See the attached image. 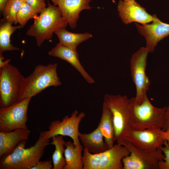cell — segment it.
Here are the masks:
<instances>
[{
  "instance_id": "30bf717a",
  "label": "cell",
  "mask_w": 169,
  "mask_h": 169,
  "mask_svg": "<svg viewBox=\"0 0 169 169\" xmlns=\"http://www.w3.org/2000/svg\"><path fill=\"white\" fill-rule=\"evenodd\" d=\"M31 98L19 100L10 106L0 109V132H10L28 129L27 110Z\"/></svg>"
},
{
  "instance_id": "603a6c76",
  "label": "cell",
  "mask_w": 169,
  "mask_h": 169,
  "mask_svg": "<svg viewBox=\"0 0 169 169\" xmlns=\"http://www.w3.org/2000/svg\"><path fill=\"white\" fill-rule=\"evenodd\" d=\"M51 138L52 142L50 144L54 145L55 148L52 156L53 169H63L66 165L65 159L63 156L65 150L64 146L65 142L62 136L56 135Z\"/></svg>"
},
{
  "instance_id": "d4e9b609",
  "label": "cell",
  "mask_w": 169,
  "mask_h": 169,
  "mask_svg": "<svg viewBox=\"0 0 169 169\" xmlns=\"http://www.w3.org/2000/svg\"><path fill=\"white\" fill-rule=\"evenodd\" d=\"M38 17V13L25 1L22 2L17 15L18 23L23 27L31 19H35Z\"/></svg>"
},
{
  "instance_id": "cb8c5ba5",
  "label": "cell",
  "mask_w": 169,
  "mask_h": 169,
  "mask_svg": "<svg viewBox=\"0 0 169 169\" xmlns=\"http://www.w3.org/2000/svg\"><path fill=\"white\" fill-rule=\"evenodd\" d=\"M22 2L19 0H9L2 12L3 18L0 19V21L16 24L18 23L17 17V13Z\"/></svg>"
},
{
  "instance_id": "3957f363",
  "label": "cell",
  "mask_w": 169,
  "mask_h": 169,
  "mask_svg": "<svg viewBox=\"0 0 169 169\" xmlns=\"http://www.w3.org/2000/svg\"><path fill=\"white\" fill-rule=\"evenodd\" d=\"M57 66L55 63L46 65L39 64L35 66L32 73L23 79L19 100L32 98L49 86L61 85Z\"/></svg>"
},
{
  "instance_id": "9c48e42d",
  "label": "cell",
  "mask_w": 169,
  "mask_h": 169,
  "mask_svg": "<svg viewBox=\"0 0 169 169\" xmlns=\"http://www.w3.org/2000/svg\"><path fill=\"white\" fill-rule=\"evenodd\" d=\"M148 53L146 47H142L132 55L130 60L131 75L136 89L135 105L142 102L151 84L146 73Z\"/></svg>"
},
{
  "instance_id": "9a60e30c",
  "label": "cell",
  "mask_w": 169,
  "mask_h": 169,
  "mask_svg": "<svg viewBox=\"0 0 169 169\" xmlns=\"http://www.w3.org/2000/svg\"><path fill=\"white\" fill-rule=\"evenodd\" d=\"M59 8L62 17L71 29L76 27L80 13L83 10L90 9L91 0H51Z\"/></svg>"
},
{
  "instance_id": "83f0119b",
  "label": "cell",
  "mask_w": 169,
  "mask_h": 169,
  "mask_svg": "<svg viewBox=\"0 0 169 169\" xmlns=\"http://www.w3.org/2000/svg\"><path fill=\"white\" fill-rule=\"evenodd\" d=\"M53 161L51 160L40 161L31 169H53Z\"/></svg>"
},
{
  "instance_id": "e0dca14e",
  "label": "cell",
  "mask_w": 169,
  "mask_h": 169,
  "mask_svg": "<svg viewBox=\"0 0 169 169\" xmlns=\"http://www.w3.org/2000/svg\"><path fill=\"white\" fill-rule=\"evenodd\" d=\"M28 129H19L10 132H0V158L10 154L22 140H28Z\"/></svg>"
},
{
  "instance_id": "4316f807",
  "label": "cell",
  "mask_w": 169,
  "mask_h": 169,
  "mask_svg": "<svg viewBox=\"0 0 169 169\" xmlns=\"http://www.w3.org/2000/svg\"><path fill=\"white\" fill-rule=\"evenodd\" d=\"M38 13H40L46 8L45 0H24Z\"/></svg>"
},
{
  "instance_id": "52a82bcc",
  "label": "cell",
  "mask_w": 169,
  "mask_h": 169,
  "mask_svg": "<svg viewBox=\"0 0 169 169\" xmlns=\"http://www.w3.org/2000/svg\"><path fill=\"white\" fill-rule=\"evenodd\" d=\"M24 77L9 63L0 68V107H8L19 100Z\"/></svg>"
},
{
  "instance_id": "ac0fdd59",
  "label": "cell",
  "mask_w": 169,
  "mask_h": 169,
  "mask_svg": "<svg viewBox=\"0 0 169 169\" xmlns=\"http://www.w3.org/2000/svg\"><path fill=\"white\" fill-rule=\"evenodd\" d=\"M103 137L98 126L90 133L83 134L79 132V135L84 148L92 154L100 153L107 150L103 140Z\"/></svg>"
},
{
  "instance_id": "7402d4cb",
  "label": "cell",
  "mask_w": 169,
  "mask_h": 169,
  "mask_svg": "<svg viewBox=\"0 0 169 169\" xmlns=\"http://www.w3.org/2000/svg\"><path fill=\"white\" fill-rule=\"evenodd\" d=\"M12 24L7 22L0 21V54L7 51L19 50L20 49L13 45L10 40L11 35L17 30L23 27L20 25L12 26Z\"/></svg>"
},
{
  "instance_id": "2e32d148",
  "label": "cell",
  "mask_w": 169,
  "mask_h": 169,
  "mask_svg": "<svg viewBox=\"0 0 169 169\" xmlns=\"http://www.w3.org/2000/svg\"><path fill=\"white\" fill-rule=\"evenodd\" d=\"M49 55L58 57L65 60L74 67L89 83H94V79L87 73L79 59V55L77 49L65 46L60 43L49 52Z\"/></svg>"
},
{
  "instance_id": "5bb4252c",
  "label": "cell",
  "mask_w": 169,
  "mask_h": 169,
  "mask_svg": "<svg viewBox=\"0 0 169 169\" xmlns=\"http://www.w3.org/2000/svg\"><path fill=\"white\" fill-rule=\"evenodd\" d=\"M117 8L119 16L125 24L136 22L144 24L153 20V15L135 0H120Z\"/></svg>"
},
{
  "instance_id": "d6986e66",
  "label": "cell",
  "mask_w": 169,
  "mask_h": 169,
  "mask_svg": "<svg viewBox=\"0 0 169 169\" xmlns=\"http://www.w3.org/2000/svg\"><path fill=\"white\" fill-rule=\"evenodd\" d=\"M98 126L105 138L104 142L108 149L114 146L115 131L112 114L103 102L102 113Z\"/></svg>"
},
{
  "instance_id": "5b68a950",
  "label": "cell",
  "mask_w": 169,
  "mask_h": 169,
  "mask_svg": "<svg viewBox=\"0 0 169 169\" xmlns=\"http://www.w3.org/2000/svg\"><path fill=\"white\" fill-rule=\"evenodd\" d=\"M134 103V102L132 106L130 120L132 129L136 130L162 129L165 123L166 106L161 108L154 106L147 95L140 104L135 105Z\"/></svg>"
},
{
  "instance_id": "7c38bea8",
  "label": "cell",
  "mask_w": 169,
  "mask_h": 169,
  "mask_svg": "<svg viewBox=\"0 0 169 169\" xmlns=\"http://www.w3.org/2000/svg\"><path fill=\"white\" fill-rule=\"evenodd\" d=\"M166 131L162 129H131L125 134V138L136 147L148 151H155L164 145Z\"/></svg>"
},
{
  "instance_id": "277c9868",
  "label": "cell",
  "mask_w": 169,
  "mask_h": 169,
  "mask_svg": "<svg viewBox=\"0 0 169 169\" xmlns=\"http://www.w3.org/2000/svg\"><path fill=\"white\" fill-rule=\"evenodd\" d=\"M103 103L111 112L115 131V140L124 138L132 129L130 123L132 105L135 97L129 99L126 95L105 94Z\"/></svg>"
},
{
  "instance_id": "484cf974",
  "label": "cell",
  "mask_w": 169,
  "mask_h": 169,
  "mask_svg": "<svg viewBox=\"0 0 169 169\" xmlns=\"http://www.w3.org/2000/svg\"><path fill=\"white\" fill-rule=\"evenodd\" d=\"M164 153V157L158 162V169H169V145L165 140L164 145L160 148Z\"/></svg>"
},
{
  "instance_id": "f1b7e54d",
  "label": "cell",
  "mask_w": 169,
  "mask_h": 169,
  "mask_svg": "<svg viewBox=\"0 0 169 169\" xmlns=\"http://www.w3.org/2000/svg\"><path fill=\"white\" fill-rule=\"evenodd\" d=\"M165 123L162 130L164 131L169 130V105L166 107L165 115Z\"/></svg>"
},
{
  "instance_id": "836d02e7",
  "label": "cell",
  "mask_w": 169,
  "mask_h": 169,
  "mask_svg": "<svg viewBox=\"0 0 169 169\" xmlns=\"http://www.w3.org/2000/svg\"><path fill=\"white\" fill-rule=\"evenodd\" d=\"M127 0H124V1H127Z\"/></svg>"
},
{
  "instance_id": "4dcf8cb0",
  "label": "cell",
  "mask_w": 169,
  "mask_h": 169,
  "mask_svg": "<svg viewBox=\"0 0 169 169\" xmlns=\"http://www.w3.org/2000/svg\"><path fill=\"white\" fill-rule=\"evenodd\" d=\"M9 0H0V11L2 13L3 9L8 1Z\"/></svg>"
},
{
  "instance_id": "8992f818",
  "label": "cell",
  "mask_w": 169,
  "mask_h": 169,
  "mask_svg": "<svg viewBox=\"0 0 169 169\" xmlns=\"http://www.w3.org/2000/svg\"><path fill=\"white\" fill-rule=\"evenodd\" d=\"M130 154L126 147L118 143L97 154L90 153L84 148L82 158L83 169H123L122 159Z\"/></svg>"
},
{
  "instance_id": "ba28073f",
  "label": "cell",
  "mask_w": 169,
  "mask_h": 169,
  "mask_svg": "<svg viewBox=\"0 0 169 169\" xmlns=\"http://www.w3.org/2000/svg\"><path fill=\"white\" fill-rule=\"evenodd\" d=\"M117 143L126 147L130 155L122 160L123 169H158V162L164 155L160 148L152 151L138 149L124 138L117 141Z\"/></svg>"
},
{
  "instance_id": "1f68e13d",
  "label": "cell",
  "mask_w": 169,
  "mask_h": 169,
  "mask_svg": "<svg viewBox=\"0 0 169 169\" xmlns=\"http://www.w3.org/2000/svg\"><path fill=\"white\" fill-rule=\"evenodd\" d=\"M167 132V136L166 139V140L168 144L169 145V130L166 131Z\"/></svg>"
},
{
  "instance_id": "d6a6232c",
  "label": "cell",
  "mask_w": 169,
  "mask_h": 169,
  "mask_svg": "<svg viewBox=\"0 0 169 169\" xmlns=\"http://www.w3.org/2000/svg\"><path fill=\"white\" fill-rule=\"evenodd\" d=\"M20 0V1H22V2H23V1H24V0Z\"/></svg>"
},
{
  "instance_id": "4fadbf2b",
  "label": "cell",
  "mask_w": 169,
  "mask_h": 169,
  "mask_svg": "<svg viewBox=\"0 0 169 169\" xmlns=\"http://www.w3.org/2000/svg\"><path fill=\"white\" fill-rule=\"evenodd\" d=\"M153 16L151 24L140 25L135 23L138 32L145 39L146 47L149 53L153 52L158 43L169 35V24L162 22L155 14Z\"/></svg>"
},
{
  "instance_id": "f546056e",
  "label": "cell",
  "mask_w": 169,
  "mask_h": 169,
  "mask_svg": "<svg viewBox=\"0 0 169 169\" xmlns=\"http://www.w3.org/2000/svg\"><path fill=\"white\" fill-rule=\"evenodd\" d=\"M3 59L4 57L3 55V54H0V68L8 64L11 60L10 59H8L3 61Z\"/></svg>"
},
{
  "instance_id": "ffe728a7",
  "label": "cell",
  "mask_w": 169,
  "mask_h": 169,
  "mask_svg": "<svg viewBox=\"0 0 169 169\" xmlns=\"http://www.w3.org/2000/svg\"><path fill=\"white\" fill-rule=\"evenodd\" d=\"M64 145L66 147L64 153L66 165L63 169H83L82 145L81 144L75 146L71 141L65 142Z\"/></svg>"
},
{
  "instance_id": "8fae6325",
  "label": "cell",
  "mask_w": 169,
  "mask_h": 169,
  "mask_svg": "<svg viewBox=\"0 0 169 169\" xmlns=\"http://www.w3.org/2000/svg\"><path fill=\"white\" fill-rule=\"evenodd\" d=\"M85 116L83 112L78 115V111L74 110L69 117L66 115L61 121L59 120H54L50 124L49 130L41 132L43 137L50 139L56 135L67 136L71 138L75 146L81 144L79 139V124Z\"/></svg>"
},
{
  "instance_id": "6da1fadb",
  "label": "cell",
  "mask_w": 169,
  "mask_h": 169,
  "mask_svg": "<svg viewBox=\"0 0 169 169\" xmlns=\"http://www.w3.org/2000/svg\"><path fill=\"white\" fill-rule=\"evenodd\" d=\"M49 139L40 133L35 144L27 148V140H22L10 154L0 158V169H31L40 161Z\"/></svg>"
},
{
  "instance_id": "7a4b0ae2",
  "label": "cell",
  "mask_w": 169,
  "mask_h": 169,
  "mask_svg": "<svg viewBox=\"0 0 169 169\" xmlns=\"http://www.w3.org/2000/svg\"><path fill=\"white\" fill-rule=\"evenodd\" d=\"M48 7L34 19L33 23L27 31L26 34L35 37L38 46L40 47L45 40L52 39L57 29L66 28L68 23L61 14L59 7L48 1Z\"/></svg>"
},
{
  "instance_id": "44dd1931",
  "label": "cell",
  "mask_w": 169,
  "mask_h": 169,
  "mask_svg": "<svg viewBox=\"0 0 169 169\" xmlns=\"http://www.w3.org/2000/svg\"><path fill=\"white\" fill-rule=\"evenodd\" d=\"M57 36L60 43L71 48L77 49V46L81 43L92 37L88 33H75L68 31L65 28H59L54 33Z\"/></svg>"
}]
</instances>
